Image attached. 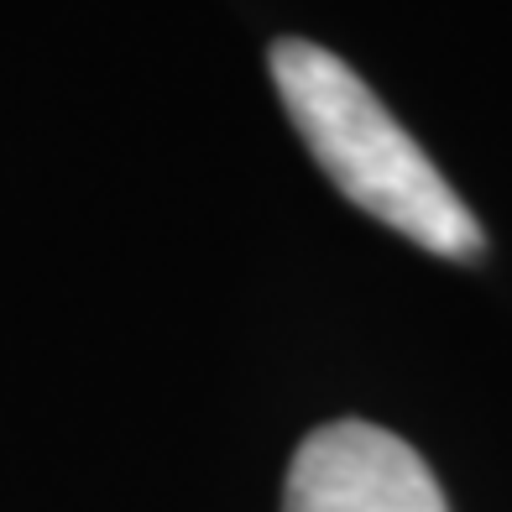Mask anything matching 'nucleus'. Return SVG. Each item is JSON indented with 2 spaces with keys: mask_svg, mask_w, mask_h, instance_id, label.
<instances>
[{
  "mask_svg": "<svg viewBox=\"0 0 512 512\" xmlns=\"http://www.w3.org/2000/svg\"><path fill=\"white\" fill-rule=\"evenodd\" d=\"M272 84L309 157L371 220L450 262H471L481 251V225L465 199L424 157V147L392 121V110L371 95L351 63L324 53L319 42L283 37L272 48Z\"/></svg>",
  "mask_w": 512,
  "mask_h": 512,
  "instance_id": "nucleus-1",
  "label": "nucleus"
},
{
  "mask_svg": "<svg viewBox=\"0 0 512 512\" xmlns=\"http://www.w3.org/2000/svg\"><path fill=\"white\" fill-rule=\"evenodd\" d=\"M283 512H450L434 471L392 429L340 418L298 445Z\"/></svg>",
  "mask_w": 512,
  "mask_h": 512,
  "instance_id": "nucleus-2",
  "label": "nucleus"
}]
</instances>
